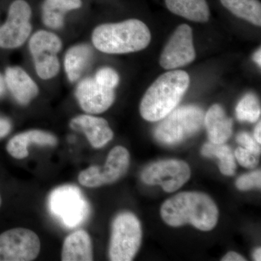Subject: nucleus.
Returning a JSON list of instances; mask_svg holds the SVG:
<instances>
[{
	"label": "nucleus",
	"mask_w": 261,
	"mask_h": 261,
	"mask_svg": "<svg viewBox=\"0 0 261 261\" xmlns=\"http://www.w3.org/2000/svg\"><path fill=\"white\" fill-rule=\"evenodd\" d=\"M255 154L252 153L247 149L239 147L235 151V157L239 163L243 167L252 168L255 167L257 163V160Z\"/></svg>",
	"instance_id": "nucleus-27"
},
{
	"label": "nucleus",
	"mask_w": 261,
	"mask_h": 261,
	"mask_svg": "<svg viewBox=\"0 0 261 261\" xmlns=\"http://www.w3.org/2000/svg\"><path fill=\"white\" fill-rule=\"evenodd\" d=\"M190 82V76L183 70H172L161 75L142 98L141 116L151 122L163 119L178 106Z\"/></svg>",
	"instance_id": "nucleus-2"
},
{
	"label": "nucleus",
	"mask_w": 261,
	"mask_h": 261,
	"mask_svg": "<svg viewBox=\"0 0 261 261\" xmlns=\"http://www.w3.org/2000/svg\"><path fill=\"white\" fill-rule=\"evenodd\" d=\"M5 84L20 104L27 105L38 94L35 82L19 67H9L5 71Z\"/></svg>",
	"instance_id": "nucleus-16"
},
{
	"label": "nucleus",
	"mask_w": 261,
	"mask_h": 261,
	"mask_svg": "<svg viewBox=\"0 0 261 261\" xmlns=\"http://www.w3.org/2000/svg\"><path fill=\"white\" fill-rule=\"evenodd\" d=\"M35 145L56 146L58 139L56 136L41 130H31L15 135L7 145L8 153L15 159L21 160L28 157V146Z\"/></svg>",
	"instance_id": "nucleus-15"
},
{
	"label": "nucleus",
	"mask_w": 261,
	"mask_h": 261,
	"mask_svg": "<svg viewBox=\"0 0 261 261\" xmlns=\"http://www.w3.org/2000/svg\"><path fill=\"white\" fill-rule=\"evenodd\" d=\"M202 154L207 158L219 159V167L225 176H232L236 170L234 155L232 150L224 144L206 143L201 150Z\"/></svg>",
	"instance_id": "nucleus-23"
},
{
	"label": "nucleus",
	"mask_w": 261,
	"mask_h": 261,
	"mask_svg": "<svg viewBox=\"0 0 261 261\" xmlns=\"http://www.w3.org/2000/svg\"><path fill=\"white\" fill-rule=\"evenodd\" d=\"M163 221L173 227L190 224L202 231H210L217 224L219 211L212 199L201 192H181L163 203Z\"/></svg>",
	"instance_id": "nucleus-1"
},
{
	"label": "nucleus",
	"mask_w": 261,
	"mask_h": 261,
	"mask_svg": "<svg viewBox=\"0 0 261 261\" xmlns=\"http://www.w3.org/2000/svg\"><path fill=\"white\" fill-rule=\"evenodd\" d=\"M62 42L56 34L45 31L34 34L29 42L37 74L42 80H49L58 74L60 69L58 51Z\"/></svg>",
	"instance_id": "nucleus-9"
},
{
	"label": "nucleus",
	"mask_w": 261,
	"mask_h": 261,
	"mask_svg": "<svg viewBox=\"0 0 261 261\" xmlns=\"http://www.w3.org/2000/svg\"><path fill=\"white\" fill-rule=\"evenodd\" d=\"M195 59L191 27L182 24L168 40L161 54L160 63L164 69L172 70L190 64Z\"/></svg>",
	"instance_id": "nucleus-12"
},
{
	"label": "nucleus",
	"mask_w": 261,
	"mask_h": 261,
	"mask_svg": "<svg viewBox=\"0 0 261 261\" xmlns=\"http://www.w3.org/2000/svg\"><path fill=\"white\" fill-rule=\"evenodd\" d=\"M11 123L8 118L0 117V140L6 137L11 130Z\"/></svg>",
	"instance_id": "nucleus-29"
},
{
	"label": "nucleus",
	"mask_w": 261,
	"mask_h": 261,
	"mask_svg": "<svg viewBox=\"0 0 261 261\" xmlns=\"http://www.w3.org/2000/svg\"><path fill=\"white\" fill-rule=\"evenodd\" d=\"M142 243V228L138 219L132 213H122L112 225L109 257L113 261L133 260Z\"/></svg>",
	"instance_id": "nucleus-6"
},
{
	"label": "nucleus",
	"mask_w": 261,
	"mask_h": 261,
	"mask_svg": "<svg viewBox=\"0 0 261 261\" xmlns=\"http://www.w3.org/2000/svg\"><path fill=\"white\" fill-rule=\"evenodd\" d=\"M226 9L239 18L260 27L261 5L258 0H220Z\"/></svg>",
	"instance_id": "nucleus-22"
},
{
	"label": "nucleus",
	"mask_w": 261,
	"mask_h": 261,
	"mask_svg": "<svg viewBox=\"0 0 261 261\" xmlns=\"http://www.w3.org/2000/svg\"><path fill=\"white\" fill-rule=\"evenodd\" d=\"M63 261H90L93 260L92 244L89 233L84 230L73 231L65 239L62 249Z\"/></svg>",
	"instance_id": "nucleus-18"
},
{
	"label": "nucleus",
	"mask_w": 261,
	"mask_h": 261,
	"mask_svg": "<svg viewBox=\"0 0 261 261\" xmlns=\"http://www.w3.org/2000/svg\"><path fill=\"white\" fill-rule=\"evenodd\" d=\"M48 207L51 214L67 228L81 226L90 214L89 202L80 188L73 185H63L53 190L48 197Z\"/></svg>",
	"instance_id": "nucleus-5"
},
{
	"label": "nucleus",
	"mask_w": 261,
	"mask_h": 261,
	"mask_svg": "<svg viewBox=\"0 0 261 261\" xmlns=\"http://www.w3.org/2000/svg\"><path fill=\"white\" fill-rule=\"evenodd\" d=\"M211 143L224 144L232 135L233 122L219 105H214L204 117Z\"/></svg>",
	"instance_id": "nucleus-17"
},
{
	"label": "nucleus",
	"mask_w": 261,
	"mask_h": 261,
	"mask_svg": "<svg viewBox=\"0 0 261 261\" xmlns=\"http://www.w3.org/2000/svg\"><path fill=\"white\" fill-rule=\"evenodd\" d=\"M32 10L23 0H16L10 5L8 18L0 27V47L14 49L20 47L32 32Z\"/></svg>",
	"instance_id": "nucleus-11"
},
{
	"label": "nucleus",
	"mask_w": 261,
	"mask_h": 261,
	"mask_svg": "<svg viewBox=\"0 0 261 261\" xmlns=\"http://www.w3.org/2000/svg\"><path fill=\"white\" fill-rule=\"evenodd\" d=\"M260 127V122H259L258 124H257L256 127H255V132H254V137H255V140L256 141L257 143L260 144V145L261 143Z\"/></svg>",
	"instance_id": "nucleus-31"
},
{
	"label": "nucleus",
	"mask_w": 261,
	"mask_h": 261,
	"mask_svg": "<svg viewBox=\"0 0 261 261\" xmlns=\"http://www.w3.org/2000/svg\"><path fill=\"white\" fill-rule=\"evenodd\" d=\"M204 117L203 111L197 106L175 108L156 127L154 137L164 145H177L200 130Z\"/></svg>",
	"instance_id": "nucleus-4"
},
{
	"label": "nucleus",
	"mask_w": 261,
	"mask_h": 261,
	"mask_svg": "<svg viewBox=\"0 0 261 261\" xmlns=\"http://www.w3.org/2000/svg\"><path fill=\"white\" fill-rule=\"evenodd\" d=\"M2 203V200H1V197H0V206H1Z\"/></svg>",
	"instance_id": "nucleus-35"
},
{
	"label": "nucleus",
	"mask_w": 261,
	"mask_h": 261,
	"mask_svg": "<svg viewBox=\"0 0 261 261\" xmlns=\"http://www.w3.org/2000/svg\"><path fill=\"white\" fill-rule=\"evenodd\" d=\"M81 108L85 112L98 114L107 111L114 102L113 89L108 88L93 79L81 82L75 92Z\"/></svg>",
	"instance_id": "nucleus-13"
},
{
	"label": "nucleus",
	"mask_w": 261,
	"mask_h": 261,
	"mask_svg": "<svg viewBox=\"0 0 261 261\" xmlns=\"http://www.w3.org/2000/svg\"><path fill=\"white\" fill-rule=\"evenodd\" d=\"M40 250L39 237L28 228H12L0 234V261L34 260Z\"/></svg>",
	"instance_id": "nucleus-7"
},
{
	"label": "nucleus",
	"mask_w": 261,
	"mask_h": 261,
	"mask_svg": "<svg viewBox=\"0 0 261 261\" xmlns=\"http://www.w3.org/2000/svg\"><path fill=\"white\" fill-rule=\"evenodd\" d=\"M239 121L254 123L260 116V107L255 94H247L240 101L236 108Z\"/></svg>",
	"instance_id": "nucleus-24"
},
{
	"label": "nucleus",
	"mask_w": 261,
	"mask_h": 261,
	"mask_svg": "<svg viewBox=\"0 0 261 261\" xmlns=\"http://www.w3.org/2000/svg\"><path fill=\"white\" fill-rule=\"evenodd\" d=\"M237 141L239 144H240L245 149L255 154V155H258L260 153V144L255 142L254 139H252L251 136L246 132H242L239 134L237 137Z\"/></svg>",
	"instance_id": "nucleus-28"
},
{
	"label": "nucleus",
	"mask_w": 261,
	"mask_h": 261,
	"mask_svg": "<svg viewBox=\"0 0 261 261\" xmlns=\"http://www.w3.org/2000/svg\"><path fill=\"white\" fill-rule=\"evenodd\" d=\"M5 90V81L3 75L0 74V96L4 93Z\"/></svg>",
	"instance_id": "nucleus-33"
},
{
	"label": "nucleus",
	"mask_w": 261,
	"mask_h": 261,
	"mask_svg": "<svg viewBox=\"0 0 261 261\" xmlns=\"http://www.w3.org/2000/svg\"><path fill=\"white\" fill-rule=\"evenodd\" d=\"M253 257L255 260L260 261L261 260V250L260 248H257L253 253Z\"/></svg>",
	"instance_id": "nucleus-34"
},
{
	"label": "nucleus",
	"mask_w": 261,
	"mask_h": 261,
	"mask_svg": "<svg viewBox=\"0 0 261 261\" xmlns=\"http://www.w3.org/2000/svg\"><path fill=\"white\" fill-rule=\"evenodd\" d=\"M223 261H245L246 259L234 252H229L222 258Z\"/></svg>",
	"instance_id": "nucleus-30"
},
{
	"label": "nucleus",
	"mask_w": 261,
	"mask_h": 261,
	"mask_svg": "<svg viewBox=\"0 0 261 261\" xmlns=\"http://www.w3.org/2000/svg\"><path fill=\"white\" fill-rule=\"evenodd\" d=\"M260 171L243 175L237 180L236 186L240 190H252V188H260Z\"/></svg>",
	"instance_id": "nucleus-26"
},
{
	"label": "nucleus",
	"mask_w": 261,
	"mask_h": 261,
	"mask_svg": "<svg viewBox=\"0 0 261 261\" xmlns=\"http://www.w3.org/2000/svg\"><path fill=\"white\" fill-rule=\"evenodd\" d=\"M170 11L192 20L205 23L210 17V10L206 0H166Z\"/></svg>",
	"instance_id": "nucleus-19"
},
{
	"label": "nucleus",
	"mask_w": 261,
	"mask_h": 261,
	"mask_svg": "<svg viewBox=\"0 0 261 261\" xmlns=\"http://www.w3.org/2000/svg\"><path fill=\"white\" fill-rule=\"evenodd\" d=\"M70 126L73 129L83 132L94 148L104 147L113 137V130L104 118L82 115L73 118Z\"/></svg>",
	"instance_id": "nucleus-14"
},
{
	"label": "nucleus",
	"mask_w": 261,
	"mask_h": 261,
	"mask_svg": "<svg viewBox=\"0 0 261 261\" xmlns=\"http://www.w3.org/2000/svg\"><path fill=\"white\" fill-rule=\"evenodd\" d=\"M148 27L137 19L118 23L103 24L92 34L98 50L108 54H125L142 50L150 42Z\"/></svg>",
	"instance_id": "nucleus-3"
},
{
	"label": "nucleus",
	"mask_w": 261,
	"mask_h": 261,
	"mask_svg": "<svg viewBox=\"0 0 261 261\" xmlns=\"http://www.w3.org/2000/svg\"><path fill=\"white\" fill-rule=\"evenodd\" d=\"M187 163L178 160H167L152 163L142 173V181L149 185H160L164 191L176 192L190 178Z\"/></svg>",
	"instance_id": "nucleus-10"
},
{
	"label": "nucleus",
	"mask_w": 261,
	"mask_h": 261,
	"mask_svg": "<svg viewBox=\"0 0 261 261\" xmlns=\"http://www.w3.org/2000/svg\"><path fill=\"white\" fill-rule=\"evenodd\" d=\"M92 51L85 44L75 46L67 51L65 57V69L70 82H75L88 66Z\"/></svg>",
	"instance_id": "nucleus-21"
},
{
	"label": "nucleus",
	"mask_w": 261,
	"mask_h": 261,
	"mask_svg": "<svg viewBox=\"0 0 261 261\" xmlns=\"http://www.w3.org/2000/svg\"><path fill=\"white\" fill-rule=\"evenodd\" d=\"M261 53L260 49H259L258 50L256 51V53L254 54L253 60L255 63H257V65H259V67H260L261 65Z\"/></svg>",
	"instance_id": "nucleus-32"
},
{
	"label": "nucleus",
	"mask_w": 261,
	"mask_h": 261,
	"mask_svg": "<svg viewBox=\"0 0 261 261\" xmlns=\"http://www.w3.org/2000/svg\"><path fill=\"white\" fill-rule=\"evenodd\" d=\"M80 0H46L43 5V21L51 29H59L63 24L65 13L78 9Z\"/></svg>",
	"instance_id": "nucleus-20"
},
{
	"label": "nucleus",
	"mask_w": 261,
	"mask_h": 261,
	"mask_svg": "<svg viewBox=\"0 0 261 261\" xmlns=\"http://www.w3.org/2000/svg\"><path fill=\"white\" fill-rule=\"evenodd\" d=\"M130 155L128 150L121 146L115 147L108 154L103 168L91 166L79 175V181L86 187H99L118 181L128 170Z\"/></svg>",
	"instance_id": "nucleus-8"
},
{
	"label": "nucleus",
	"mask_w": 261,
	"mask_h": 261,
	"mask_svg": "<svg viewBox=\"0 0 261 261\" xmlns=\"http://www.w3.org/2000/svg\"><path fill=\"white\" fill-rule=\"evenodd\" d=\"M94 80L101 85L113 89L118 85L119 76L112 68H104L98 70Z\"/></svg>",
	"instance_id": "nucleus-25"
}]
</instances>
